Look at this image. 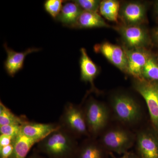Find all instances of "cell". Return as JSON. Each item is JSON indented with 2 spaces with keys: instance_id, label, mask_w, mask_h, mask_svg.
<instances>
[{
  "instance_id": "1",
  "label": "cell",
  "mask_w": 158,
  "mask_h": 158,
  "mask_svg": "<svg viewBox=\"0 0 158 158\" xmlns=\"http://www.w3.org/2000/svg\"><path fill=\"white\" fill-rule=\"evenodd\" d=\"M76 138L61 127L38 142L37 148L50 158H71L77 151Z\"/></svg>"
},
{
  "instance_id": "2",
  "label": "cell",
  "mask_w": 158,
  "mask_h": 158,
  "mask_svg": "<svg viewBox=\"0 0 158 158\" xmlns=\"http://www.w3.org/2000/svg\"><path fill=\"white\" fill-rule=\"evenodd\" d=\"M59 124L76 138L90 136L83 108L72 103L65 105L59 119Z\"/></svg>"
},
{
  "instance_id": "3",
  "label": "cell",
  "mask_w": 158,
  "mask_h": 158,
  "mask_svg": "<svg viewBox=\"0 0 158 158\" xmlns=\"http://www.w3.org/2000/svg\"><path fill=\"white\" fill-rule=\"evenodd\" d=\"M83 108L89 134L96 137L107 124L109 110L103 103L92 98L87 101Z\"/></svg>"
},
{
  "instance_id": "4",
  "label": "cell",
  "mask_w": 158,
  "mask_h": 158,
  "mask_svg": "<svg viewBox=\"0 0 158 158\" xmlns=\"http://www.w3.org/2000/svg\"><path fill=\"white\" fill-rule=\"evenodd\" d=\"M111 106L115 117L122 123L134 124L141 118L140 106L127 94H120L113 96Z\"/></svg>"
},
{
  "instance_id": "5",
  "label": "cell",
  "mask_w": 158,
  "mask_h": 158,
  "mask_svg": "<svg viewBox=\"0 0 158 158\" xmlns=\"http://www.w3.org/2000/svg\"><path fill=\"white\" fill-rule=\"evenodd\" d=\"M134 87L146 102L155 131L158 133V82L135 79Z\"/></svg>"
},
{
  "instance_id": "6",
  "label": "cell",
  "mask_w": 158,
  "mask_h": 158,
  "mask_svg": "<svg viewBox=\"0 0 158 158\" xmlns=\"http://www.w3.org/2000/svg\"><path fill=\"white\" fill-rule=\"evenodd\" d=\"M134 141L132 133L123 129L115 128L104 133L100 143L104 148L121 154L126 152Z\"/></svg>"
},
{
  "instance_id": "7",
  "label": "cell",
  "mask_w": 158,
  "mask_h": 158,
  "mask_svg": "<svg viewBox=\"0 0 158 158\" xmlns=\"http://www.w3.org/2000/svg\"><path fill=\"white\" fill-rule=\"evenodd\" d=\"M116 30L128 49L145 48L150 39L146 29L141 25L119 26Z\"/></svg>"
},
{
  "instance_id": "8",
  "label": "cell",
  "mask_w": 158,
  "mask_h": 158,
  "mask_svg": "<svg viewBox=\"0 0 158 158\" xmlns=\"http://www.w3.org/2000/svg\"><path fill=\"white\" fill-rule=\"evenodd\" d=\"M97 53L101 54L122 71L127 72V58L123 48L108 42L98 44L94 47Z\"/></svg>"
},
{
  "instance_id": "9",
  "label": "cell",
  "mask_w": 158,
  "mask_h": 158,
  "mask_svg": "<svg viewBox=\"0 0 158 158\" xmlns=\"http://www.w3.org/2000/svg\"><path fill=\"white\" fill-rule=\"evenodd\" d=\"M123 48L127 58V72L135 79L143 78V68L152 54L146 48Z\"/></svg>"
},
{
  "instance_id": "10",
  "label": "cell",
  "mask_w": 158,
  "mask_h": 158,
  "mask_svg": "<svg viewBox=\"0 0 158 158\" xmlns=\"http://www.w3.org/2000/svg\"><path fill=\"white\" fill-rule=\"evenodd\" d=\"M119 18L124 25H141L146 21V9L143 4L130 2L120 8Z\"/></svg>"
},
{
  "instance_id": "11",
  "label": "cell",
  "mask_w": 158,
  "mask_h": 158,
  "mask_svg": "<svg viewBox=\"0 0 158 158\" xmlns=\"http://www.w3.org/2000/svg\"><path fill=\"white\" fill-rule=\"evenodd\" d=\"M137 148L142 158H158V133L142 130L137 135Z\"/></svg>"
},
{
  "instance_id": "12",
  "label": "cell",
  "mask_w": 158,
  "mask_h": 158,
  "mask_svg": "<svg viewBox=\"0 0 158 158\" xmlns=\"http://www.w3.org/2000/svg\"><path fill=\"white\" fill-rule=\"evenodd\" d=\"M3 46L7 55L4 63V67L8 75L12 77L23 68L24 60L28 55L41 50L40 48H28L24 52H16L8 47L6 43L4 44Z\"/></svg>"
},
{
  "instance_id": "13",
  "label": "cell",
  "mask_w": 158,
  "mask_h": 158,
  "mask_svg": "<svg viewBox=\"0 0 158 158\" xmlns=\"http://www.w3.org/2000/svg\"><path fill=\"white\" fill-rule=\"evenodd\" d=\"M21 127V134L39 142L61 126L59 123H37L27 120Z\"/></svg>"
},
{
  "instance_id": "14",
  "label": "cell",
  "mask_w": 158,
  "mask_h": 158,
  "mask_svg": "<svg viewBox=\"0 0 158 158\" xmlns=\"http://www.w3.org/2000/svg\"><path fill=\"white\" fill-rule=\"evenodd\" d=\"M81 56L80 59L81 79L83 81L89 82L94 90H95L94 81L100 72L98 66L91 60L85 48L80 50Z\"/></svg>"
},
{
  "instance_id": "15",
  "label": "cell",
  "mask_w": 158,
  "mask_h": 158,
  "mask_svg": "<svg viewBox=\"0 0 158 158\" xmlns=\"http://www.w3.org/2000/svg\"><path fill=\"white\" fill-rule=\"evenodd\" d=\"M83 11L73 1L67 2L62 6V10L56 20L65 27L76 28L78 19Z\"/></svg>"
},
{
  "instance_id": "16",
  "label": "cell",
  "mask_w": 158,
  "mask_h": 158,
  "mask_svg": "<svg viewBox=\"0 0 158 158\" xmlns=\"http://www.w3.org/2000/svg\"><path fill=\"white\" fill-rule=\"evenodd\" d=\"M110 27L98 12L86 11H82L77 23V28H108Z\"/></svg>"
},
{
  "instance_id": "17",
  "label": "cell",
  "mask_w": 158,
  "mask_h": 158,
  "mask_svg": "<svg viewBox=\"0 0 158 158\" xmlns=\"http://www.w3.org/2000/svg\"><path fill=\"white\" fill-rule=\"evenodd\" d=\"M39 141L20 134L15 138L13 142V153L9 158H26L32 146Z\"/></svg>"
},
{
  "instance_id": "18",
  "label": "cell",
  "mask_w": 158,
  "mask_h": 158,
  "mask_svg": "<svg viewBox=\"0 0 158 158\" xmlns=\"http://www.w3.org/2000/svg\"><path fill=\"white\" fill-rule=\"evenodd\" d=\"M77 153L78 158H103V150L100 143L94 140H88L83 143Z\"/></svg>"
},
{
  "instance_id": "19",
  "label": "cell",
  "mask_w": 158,
  "mask_h": 158,
  "mask_svg": "<svg viewBox=\"0 0 158 158\" xmlns=\"http://www.w3.org/2000/svg\"><path fill=\"white\" fill-rule=\"evenodd\" d=\"M120 9V3L116 0L101 1L100 5L101 15L108 20L114 22H118Z\"/></svg>"
},
{
  "instance_id": "20",
  "label": "cell",
  "mask_w": 158,
  "mask_h": 158,
  "mask_svg": "<svg viewBox=\"0 0 158 158\" xmlns=\"http://www.w3.org/2000/svg\"><path fill=\"white\" fill-rule=\"evenodd\" d=\"M26 121L27 118L16 116L2 101L0 102V126L7 125L21 126Z\"/></svg>"
},
{
  "instance_id": "21",
  "label": "cell",
  "mask_w": 158,
  "mask_h": 158,
  "mask_svg": "<svg viewBox=\"0 0 158 158\" xmlns=\"http://www.w3.org/2000/svg\"><path fill=\"white\" fill-rule=\"evenodd\" d=\"M142 76L148 81L158 82V60L152 55L144 65Z\"/></svg>"
},
{
  "instance_id": "22",
  "label": "cell",
  "mask_w": 158,
  "mask_h": 158,
  "mask_svg": "<svg viewBox=\"0 0 158 158\" xmlns=\"http://www.w3.org/2000/svg\"><path fill=\"white\" fill-rule=\"evenodd\" d=\"M65 2L66 1L62 0H47L44 6L46 11L56 19L62 10V3Z\"/></svg>"
},
{
  "instance_id": "23",
  "label": "cell",
  "mask_w": 158,
  "mask_h": 158,
  "mask_svg": "<svg viewBox=\"0 0 158 158\" xmlns=\"http://www.w3.org/2000/svg\"><path fill=\"white\" fill-rule=\"evenodd\" d=\"M83 10L98 12L101 1L98 0H75L73 1Z\"/></svg>"
},
{
  "instance_id": "24",
  "label": "cell",
  "mask_w": 158,
  "mask_h": 158,
  "mask_svg": "<svg viewBox=\"0 0 158 158\" xmlns=\"http://www.w3.org/2000/svg\"><path fill=\"white\" fill-rule=\"evenodd\" d=\"M21 126L18 125H7L0 126L1 135H7L16 138L21 134Z\"/></svg>"
},
{
  "instance_id": "25",
  "label": "cell",
  "mask_w": 158,
  "mask_h": 158,
  "mask_svg": "<svg viewBox=\"0 0 158 158\" xmlns=\"http://www.w3.org/2000/svg\"><path fill=\"white\" fill-rule=\"evenodd\" d=\"M14 146L13 144L7 146L0 147V154L1 158H9L13 153Z\"/></svg>"
},
{
  "instance_id": "26",
  "label": "cell",
  "mask_w": 158,
  "mask_h": 158,
  "mask_svg": "<svg viewBox=\"0 0 158 158\" xmlns=\"http://www.w3.org/2000/svg\"><path fill=\"white\" fill-rule=\"evenodd\" d=\"M15 138L7 135H1L0 147H4L13 144V141Z\"/></svg>"
},
{
  "instance_id": "27",
  "label": "cell",
  "mask_w": 158,
  "mask_h": 158,
  "mask_svg": "<svg viewBox=\"0 0 158 158\" xmlns=\"http://www.w3.org/2000/svg\"><path fill=\"white\" fill-rule=\"evenodd\" d=\"M152 37L155 42L158 44V28L154 31L152 34Z\"/></svg>"
},
{
  "instance_id": "28",
  "label": "cell",
  "mask_w": 158,
  "mask_h": 158,
  "mask_svg": "<svg viewBox=\"0 0 158 158\" xmlns=\"http://www.w3.org/2000/svg\"><path fill=\"white\" fill-rule=\"evenodd\" d=\"M155 11L156 14L158 15V1L156 2L155 6Z\"/></svg>"
},
{
  "instance_id": "29",
  "label": "cell",
  "mask_w": 158,
  "mask_h": 158,
  "mask_svg": "<svg viewBox=\"0 0 158 158\" xmlns=\"http://www.w3.org/2000/svg\"><path fill=\"white\" fill-rule=\"evenodd\" d=\"M128 158V156L127 155V154H125L124 156H123L122 157L120 158Z\"/></svg>"
},
{
  "instance_id": "30",
  "label": "cell",
  "mask_w": 158,
  "mask_h": 158,
  "mask_svg": "<svg viewBox=\"0 0 158 158\" xmlns=\"http://www.w3.org/2000/svg\"><path fill=\"white\" fill-rule=\"evenodd\" d=\"M30 158H40L39 157L37 156H33L31 157Z\"/></svg>"
},
{
  "instance_id": "31",
  "label": "cell",
  "mask_w": 158,
  "mask_h": 158,
  "mask_svg": "<svg viewBox=\"0 0 158 158\" xmlns=\"http://www.w3.org/2000/svg\"></svg>"
},
{
  "instance_id": "32",
  "label": "cell",
  "mask_w": 158,
  "mask_h": 158,
  "mask_svg": "<svg viewBox=\"0 0 158 158\" xmlns=\"http://www.w3.org/2000/svg\"></svg>"
}]
</instances>
